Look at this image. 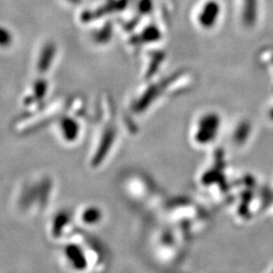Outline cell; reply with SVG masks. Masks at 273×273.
Wrapping results in <instances>:
<instances>
[{
    "label": "cell",
    "instance_id": "1",
    "mask_svg": "<svg viewBox=\"0 0 273 273\" xmlns=\"http://www.w3.org/2000/svg\"><path fill=\"white\" fill-rule=\"evenodd\" d=\"M62 260L73 273H102L108 268V249L82 230L62 244Z\"/></svg>",
    "mask_w": 273,
    "mask_h": 273
},
{
    "label": "cell",
    "instance_id": "2",
    "mask_svg": "<svg viewBox=\"0 0 273 273\" xmlns=\"http://www.w3.org/2000/svg\"><path fill=\"white\" fill-rule=\"evenodd\" d=\"M53 190V181L49 177L30 181L21 191L18 206L29 215L40 214L48 208L52 201Z\"/></svg>",
    "mask_w": 273,
    "mask_h": 273
},
{
    "label": "cell",
    "instance_id": "3",
    "mask_svg": "<svg viewBox=\"0 0 273 273\" xmlns=\"http://www.w3.org/2000/svg\"><path fill=\"white\" fill-rule=\"evenodd\" d=\"M76 222L75 215L70 211L58 212L50 223L49 232L51 239L62 244L70 240L79 230Z\"/></svg>",
    "mask_w": 273,
    "mask_h": 273
},
{
    "label": "cell",
    "instance_id": "4",
    "mask_svg": "<svg viewBox=\"0 0 273 273\" xmlns=\"http://www.w3.org/2000/svg\"><path fill=\"white\" fill-rule=\"evenodd\" d=\"M105 214L103 210L96 205H88L83 207L78 214L76 220L87 227L99 226L104 220Z\"/></svg>",
    "mask_w": 273,
    "mask_h": 273
},
{
    "label": "cell",
    "instance_id": "5",
    "mask_svg": "<svg viewBox=\"0 0 273 273\" xmlns=\"http://www.w3.org/2000/svg\"><path fill=\"white\" fill-rule=\"evenodd\" d=\"M218 126H219V120L217 119V117H213V116L205 118L201 123V129L209 130L213 132H216Z\"/></svg>",
    "mask_w": 273,
    "mask_h": 273
},
{
    "label": "cell",
    "instance_id": "6",
    "mask_svg": "<svg viewBox=\"0 0 273 273\" xmlns=\"http://www.w3.org/2000/svg\"><path fill=\"white\" fill-rule=\"evenodd\" d=\"M222 178V174L216 170H211L208 173H206L203 177V182L204 185H211L215 184L217 181H220Z\"/></svg>",
    "mask_w": 273,
    "mask_h": 273
}]
</instances>
